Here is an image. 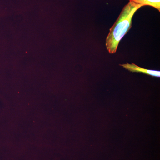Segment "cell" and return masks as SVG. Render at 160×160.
I'll use <instances>...</instances> for the list:
<instances>
[{
  "instance_id": "6da1fadb",
  "label": "cell",
  "mask_w": 160,
  "mask_h": 160,
  "mask_svg": "<svg viewBox=\"0 0 160 160\" xmlns=\"http://www.w3.org/2000/svg\"><path fill=\"white\" fill-rule=\"evenodd\" d=\"M142 7L132 1L124 6L117 20L109 29L106 40V49L110 54H114L117 50L120 41L132 27V20L136 12Z\"/></svg>"
},
{
  "instance_id": "7a4b0ae2",
  "label": "cell",
  "mask_w": 160,
  "mask_h": 160,
  "mask_svg": "<svg viewBox=\"0 0 160 160\" xmlns=\"http://www.w3.org/2000/svg\"><path fill=\"white\" fill-rule=\"evenodd\" d=\"M120 66H122L123 68L132 72H142L145 74L155 77L160 78V71L144 69L135 65L134 63L129 64L127 63L126 64H120Z\"/></svg>"
},
{
  "instance_id": "3957f363",
  "label": "cell",
  "mask_w": 160,
  "mask_h": 160,
  "mask_svg": "<svg viewBox=\"0 0 160 160\" xmlns=\"http://www.w3.org/2000/svg\"><path fill=\"white\" fill-rule=\"evenodd\" d=\"M142 6H152L160 11V0H129Z\"/></svg>"
}]
</instances>
